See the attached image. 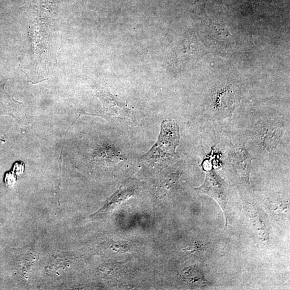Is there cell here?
Instances as JSON below:
<instances>
[{
	"mask_svg": "<svg viewBox=\"0 0 290 290\" xmlns=\"http://www.w3.org/2000/svg\"><path fill=\"white\" fill-rule=\"evenodd\" d=\"M180 144V130L176 121L164 120L162 122L161 131L157 142L141 159L158 161L171 157L176 154Z\"/></svg>",
	"mask_w": 290,
	"mask_h": 290,
	"instance_id": "obj_1",
	"label": "cell"
},
{
	"mask_svg": "<svg viewBox=\"0 0 290 290\" xmlns=\"http://www.w3.org/2000/svg\"><path fill=\"white\" fill-rule=\"evenodd\" d=\"M92 87L102 101L106 114L121 119L130 117V111L127 104L108 92Z\"/></svg>",
	"mask_w": 290,
	"mask_h": 290,
	"instance_id": "obj_2",
	"label": "cell"
},
{
	"mask_svg": "<svg viewBox=\"0 0 290 290\" xmlns=\"http://www.w3.org/2000/svg\"><path fill=\"white\" fill-rule=\"evenodd\" d=\"M201 192L214 197L220 202L221 206L225 205L226 198V188L224 182L214 172L207 173L206 181L197 189Z\"/></svg>",
	"mask_w": 290,
	"mask_h": 290,
	"instance_id": "obj_3",
	"label": "cell"
},
{
	"mask_svg": "<svg viewBox=\"0 0 290 290\" xmlns=\"http://www.w3.org/2000/svg\"><path fill=\"white\" fill-rule=\"evenodd\" d=\"M252 160L253 158L245 148L238 150L234 154V164L237 173L248 182L252 170Z\"/></svg>",
	"mask_w": 290,
	"mask_h": 290,
	"instance_id": "obj_4",
	"label": "cell"
},
{
	"mask_svg": "<svg viewBox=\"0 0 290 290\" xmlns=\"http://www.w3.org/2000/svg\"><path fill=\"white\" fill-rule=\"evenodd\" d=\"M284 130V125L283 123H278L270 126L263 135L264 147L268 151L276 148L283 136Z\"/></svg>",
	"mask_w": 290,
	"mask_h": 290,
	"instance_id": "obj_5",
	"label": "cell"
},
{
	"mask_svg": "<svg viewBox=\"0 0 290 290\" xmlns=\"http://www.w3.org/2000/svg\"><path fill=\"white\" fill-rule=\"evenodd\" d=\"M236 103V99L233 93L227 90L220 93L217 99V107L226 110H233Z\"/></svg>",
	"mask_w": 290,
	"mask_h": 290,
	"instance_id": "obj_6",
	"label": "cell"
},
{
	"mask_svg": "<svg viewBox=\"0 0 290 290\" xmlns=\"http://www.w3.org/2000/svg\"><path fill=\"white\" fill-rule=\"evenodd\" d=\"M4 181L8 186L14 185L16 182V177L15 173L11 171L6 173Z\"/></svg>",
	"mask_w": 290,
	"mask_h": 290,
	"instance_id": "obj_7",
	"label": "cell"
},
{
	"mask_svg": "<svg viewBox=\"0 0 290 290\" xmlns=\"http://www.w3.org/2000/svg\"><path fill=\"white\" fill-rule=\"evenodd\" d=\"M24 167L23 163H16L13 168L14 172L16 174H21L24 172Z\"/></svg>",
	"mask_w": 290,
	"mask_h": 290,
	"instance_id": "obj_8",
	"label": "cell"
}]
</instances>
